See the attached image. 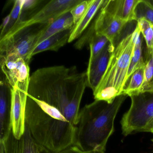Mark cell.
Here are the masks:
<instances>
[{
    "label": "cell",
    "instance_id": "obj_1",
    "mask_svg": "<svg viewBox=\"0 0 153 153\" xmlns=\"http://www.w3.org/2000/svg\"><path fill=\"white\" fill-rule=\"evenodd\" d=\"M86 72L63 65L38 69L30 76L26 125L38 143L54 153L74 146Z\"/></svg>",
    "mask_w": 153,
    "mask_h": 153
},
{
    "label": "cell",
    "instance_id": "obj_2",
    "mask_svg": "<svg viewBox=\"0 0 153 153\" xmlns=\"http://www.w3.org/2000/svg\"><path fill=\"white\" fill-rule=\"evenodd\" d=\"M127 96H119L112 103L95 100L85 105L79 111L74 146L85 152H105L114 119Z\"/></svg>",
    "mask_w": 153,
    "mask_h": 153
},
{
    "label": "cell",
    "instance_id": "obj_3",
    "mask_svg": "<svg viewBox=\"0 0 153 153\" xmlns=\"http://www.w3.org/2000/svg\"><path fill=\"white\" fill-rule=\"evenodd\" d=\"M137 31L136 27L132 33L125 36L115 47L105 72L93 92L95 100L112 103L116 97L123 95L127 83Z\"/></svg>",
    "mask_w": 153,
    "mask_h": 153
},
{
    "label": "cell",
    "instance_id": "obj_4",
    "mask_svg": "<svg viewBox=\"0 0 153 153\" xmlns=\"http://www.w3.org/2000/svg\"><path fill=\"white\" fill-rule=\"evenodd\" d=\"M130 97V107L121 121L123 134L126 136L133 132H152L153 92H144Z\"/></svg>",
    "mask_w": 153,
    "mask_h": 153
},
{
    "label": "cell",
    "instance_id": "obj_5",
    "mask_svg": "<svg viewBox=\"0 0 153 153\" xmlns=\"http://www.w3.org/2000/svg\"><path fill=\"white\" fill-rule=\"evenodd\" d=\"M45 25H41L38 28L27 27L0 39V57L23 58L29 62Z\"/></svg>",
    "mask_w": 153,
    "mask_h": 153
},
{
    "label": "cell",
    "instance_id": "obj_6",
    "mask_svg": "<svg viewBox=\"0 0 153 153\" xmlns=\"http://www.w3.org/2000/svg\"><path fill=\"white\" fill-rule=\"evenodd\" d=\"M82 0H53L28 19L21 20L2 38L8 37L19 31L35 25H48L71 10ZM2 38L0 39H2Z\"/></svg>",
    "mask_w": 153,
    "mask_h": 153
},
{
    "label": "cell",
    "instance_id": "obj_7",
    "mask_svg": "<svg viewBox=\"0 0 153 153\" xmlns=\"http://www.w3.org/2000/svg\"><path fill=\"white\" fill-rule=\"evenodd\" d=\"M29 62L23 58L0 57L1 73L10 88L28 91L30 81Z\"/></svg>",
    "mask_w": 153,
    "mask_h": 153
},
{
    "label": "cell",
    "instance_id": "obj_8",
    "mask_svg": "<svg viewBox=\"0 0 153 153\" xmlns=\"http://www.w3.org/2000/svg\"><path fill=\"white\" fill-rule=\"evenodd\" d=\"M128 23L117 17L104 0L94 26V33L105 36L111 43L114 41Z\"/></svg>",
    "mask_w": 153,
    "mask_h": 153
},
{
    "label": "cell",
    "instance_id": "obj_9",
    "mask_svg": "<svg viewBox=\"0 0 153 153\" xmlns=\"http://www.w3.org/2000/svg\"><path fill=\"white\" fill-rule=\"evenodd\" d=\"M10 126L14 137L19 139L26 129L25 112L28 91L10 88Z\"/></svg>",
    "mask_w": 153,
    "mask_h": 153
},
{
    "label": "cell",
    "instance_id": "obj_10",
    "mask_svg": "<svg viewBox=\"0 0 153 153\" xmlns=\"http://www.w3.org/2000/svg\"><path fill=\"white\" fill-rule=\"evenodd\" d=\"M4 153H54L34 139L26 125L25 133L19 139L13 136L12 131L3 141L0 142V149Z\"/></svg>",
    "mask_w": 153,
    "mask_h": 153
},
{
    "label": "cell",
    "instance_id": "obj_11",
    "mask_svg": "<svg viewBox=\"0 0 153 153\" xmlns=\"http://www.w3.org/2000/svg\"><path fill=\"white\" fill-rule=\"evenodd\" d=\"M115 49L114 44L109 42L102 51L92 59L89 60L86 71L88 87L94 92L104 74L110 57Z\"/></svg>",
    "mask_w": 153,
    "mask_h": 153
},
{
    "label": "cell",
    "instance_id": "obj_12",
    "mask_svg": "<svg viewBox=\"0 0 153 153\" xmlns=\"http://www.w3.org/2000/svg\"><path fill=\"white\" fill-rule=\"evenodd\" d=\"M10 88L4 75L0 82V142L3 141L11 131Z\"/></svg>",
    "mask_w": 153,
    "mask_h": 153
},
{
    "label": "cell",
    "instance_id": "obj_13",
    "mask_svg": "<svg viewBox=\"0 0 153 153\" xmlns=\"http://www.w3.org/2000/svg\"><path fill=\"white\" fill-rule=\"evenodd\" d=\"M114 15L127 23L136 21V9L140 0H106Z\"/></svg>",
    "mask_w": 153,
    "mask_h": 153
},
{
    "label": "cell",
    "instance_id": "obj_14",
    "mask_svg": "<svg viewBox=\"0 0 153 153\" xmlns=\"http://www.w3.org/2000/svg\"><path fill=\"white\" fill-rule=\"evenodd\" d=\"M73 28L58 33L43 41L33 51L31 58L36 54L46 51H57L69 42Z\"/></svg>",
    "mask_w": 153,
    "mask_h": 153
},
{
    "label": "cell",
    "instance_id": "obj_15",
    "mask_svg": "<svg viewBox=\"0 0 153 153\" xmlns=\"http://www.w3.org/2000/svg\"><path fill=\"white\" fill-rule=\"evenodd\" d=\"M104 1V0H90L87 11L72 29L68 43L77 39L84 33L98 10L101 9Z\"/></svg>",
    "mask_w": 153,
    "mask_h": 153
},
{
    "label": "cell",
    "instance_id": "obj_16",
    "mask_svg": "<svg viewBox=\"0 0 153 153\" xmlns=\"http://www.w3.org/2000/svg\"><path fill=\"white\" fill-rule=\"evenodd\" d=\"M75 26L73 17L70 12L63 14L50 25H46L37 45L51 36Z\"/></svg>",
    "mask_w": 153,
    "mask_h": 153
},
{
    "label": "cell",
    "instance_id": "obj_17",
    "mask_svg": "<svg viewBox=\"0 0 153 153\" xmlns=\"http://www.w3.org/2000/svg\"><path fill=\"white\" fill-rule=\"evenodd\" d=\"M136 27L137 29V31L135 40V46L133 50V54L131 59L128 71L127 83L131 76L135 71L138 69L142 68L145 65V60L142 57V42L140 36L141 33L137 25Z\"/></svg>",
    "mask_w": 153,
    "mask_h": 153
},
{
    "label": "cell",
    "instance_id": "obj_18",
    "mask_svg": "<svg viewBox=\"0 0 153 153\" xmlns=\"http://www.w3.org/2000/svg\"><path fill=\"white\" fill-rule=\"evenodd\" d=\"M145 82L144 66L135 71L131 76L123 90V94L131 96L142 93Z\"/></svg>",
    "mask_w": 153,
    "mask_h": 153
},
{
    "label": "cell",
    "instance_id": "obj_19",
    "mask_svg": "<svg viewBox=\"0 0 153 153\" xmlns=\"http://www.w3.org/2000/svg\"><path fill=\"white\" fill-rule=\"evenodd\" d=\"M145 60V82L142 93L153 92V51H147Z\"/></svg>",
    "mask_w": 153,
    "mask_h": 153
},
{
    "label": "cell",
    "instance_id": "obj_20",
    "mask_svg": "<svg viewBox=\"0 0 153 153\" xmlns=\"http://www.w3.org/2000/svg\"><path fill=\"white\" fill-rule=\"evenodd\" d=\"M135 12L136 21L144 19L153 25V0H140Z\"/></svg>",
    "mask_w": 153,
    "mask_h": 153
},
{
    "label": "cell",
    "instance_id": "obj_21",
    "mask_svg": "<svg viewBox=\"0 0 153 153\" xmlns=\"http://www.w3.org/2000/svg\"><path fill=\"white\" fill-rule=\"evenodd\" d=\"M137 26L146 41L147 51H153V25L144 19L137 20Z\"/></svg>",
    "mask_w": 153,
    "mask_h": 153
},
{
    "label": "cell",
    "instance_id": "obj_22",
    "mask_svg": "<svg viewBox=\"0 0 153 153\" xmlns=\"http://www.w3.org/2000/svg\"><path fill=\"white\" fill-rule=\"evenodd\" d=\"M89 41L90 47L89 60L92 59L98 55L110 42L105 36L97 35L94 33L90 36Z\"/></svg>",
    "mask_w": 153,
    "mask_h": 153
},
{
    "label": "cell",
    "instance_id": "obj_23",
    "mask_svg": "<svg viewBox=\"0 0 153 153\" xmlns=\"http://www.w3.org/2000/svg\"><path fill=\"white\" fill-rule=\"evenodd\" d=\"M24 0H16L14 2L13 8L10 14V21L9 24L4 32L0 35V39L10 32L11 29L21 20L22 6Z\"/></svg>",
    "mask_w": 153,
    "mask_h": 153
},
{
    "label": "cell",
    "instance_id": "obj_24",
    "mask_svg": "<svg viewBox=\"0 0 153 153\" xmlns=\"http://www.w3.org/2000/svg\"><path fill=\"white\" fill-rule=\"evenodd\" d=\"M90 0L82 1L81 2L75 6L70 12L72 15L75 26L85 15L88 10L90 4Z\"/></svg>",
    "mask_w": 153,
    "mask_h": 153
},
{
    "label": "cell",
    "instance_id": "obj_25",
    "mask_svg": "<svg viewBox=\"0 0 153 153\" xmlns=\"http://www.w3.org/2000/svg\"><path fill=\"white\" fill-rule=\"evenodd\" d=\"M40 2V1L38 0H24L22 6L21 16L25 12L32 10Z\"/></svg>",
    "mask_w": 153,
    "mask_h": 153
},
{
    "label": "cell",
    "instance_id": "obj_26",
    "mask_svg": "<svg viewBox=\"0 0 153 153\" xmlns=\"http://www.w3.org/2000/svg\"><path fill=\"white\" fill-rule=\"evenodd\" d=\"M58 153H85L76 146H72Z\"/></svg>",
    "mask_w": 153,
    "mask_h": 153
},
{
    "label": "cell",
    "instance_id": "obj_27",
    "mask_svg": "<svg viewBox=\"0 0 153 153\" xmlns=\"http://www.w3.org/2000/svg\"><path fill=\"white\" fill-rule=\"evenodd\" d=\"M10 21V15H8L3 19L1 26V34L2 33L9 24Z\"/></svg>",
    "mask_w": 153,
    "mask_h": 153
},
{
    "label": "cell",
    "instance_id": "obj_28",
    "mask_svg": "<svg viewBox=\"0 0 153 153\" xmlns=\"http://www.w3.org/2000/svg\"><path fill=\"white\" fill-rule=\"evenodd\" d=\"M85 153H105V152H98V151H89V152H85Z\"/></svg>",
    "mask_w": 153,
    "mask_h": 153
},
{
    "label": "cell",
    "instance_id": "obj_29",
    "mask_svg": "<svg viewBox=\"0 0 153 153\" xmlns=\"http://www.w3.org/2000/svg\"><path fill=\"white\" fill-rule=\"evenodd\" d=\"M152 133H153V130H152Z\"/></svg>",
    "mask_w": 153,
    "mask_h": 153
},
{
    "label": "cell",
    "instance_id": "obj_30",
    "mask_svg": "<svg viewBox=\"0 0 153 153\" xmlns=\"http://www.w3.org/2000/svg\"><path fill=\"white\" fill-rule=\"evenodd\" d=\"M152 141H153V139L152 140Z\"/></svg>",
    "mask_w": 153,
    "mask_h": 153
}]
</instances>
